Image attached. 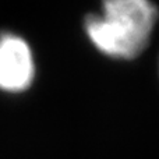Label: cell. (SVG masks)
I'll return each mask as SVG.
<instances>
[{"label":"cell","instance_id":"6da1fadb","mask_svg":"<svg viewBox=\"0 0 159 159\" xmlns=\"http://www.w3.org/2000/svg\"><path fill=\"white\" fill-rule=\"evenodd\" d=\"M157 7L149 0H102V14L85 20V32L92 45L115 59L138 56L151 38Z\"/></svg>","mask_w":159,"mask_h":159},{"label":"cell","instance_id":"7a4b0ae2","mask_svg":"<svg viewBox=\"0 0 159 159\" xmlns=\"http://www.w3.org/2000/svg\"><path fill=\"white\" fill-rule=\"evenodd\" d=\"M36 75L32 48L11 31L0 32V92L20 95L31 88Z\"/></svg>","mask_w":159,"mask_h":159}]
</instances>
